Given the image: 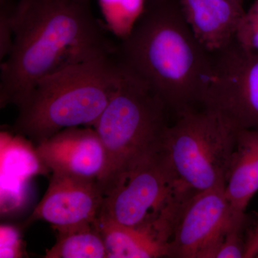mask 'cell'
Masks as SVG:
<instances>
[{
	"label": "cell",
	"mask_w": 258,
	"mask_h": 258,
	"mask_svg": "<svg viewBox=\"0 0 258 258\" xmlns=\"http://www.w3.org/2000/svg\"><path fill=\"white\" fill-rule=\"evenodd\" d=\"M13 46L1 63L0 105L18 106L39 81L79 62L116 55L91 0H18Z\"/></svg>",
	"instance_id": "6da1fadb"
},
{
	"label": "cell",
	"mask_w": 258,
	"mask_h": 258,
	"mask_svg": "<svg viewBox=\"0 0 258 258\" xmlns=\"http://www.w3.org/2000/svg\"><path fill=\"white\" fill-rule=\"evenodd\" d=\"M117 58L178 115L203 106L212 55L195 37L179 0H147L133 30L118 45Z\"/></svg>",
	"instance_id": "7a4b0ae2"
},
{
	"label": "cell",
	"mask_w": 258,
	"mask_h": 258,
	"mask_svg": "<svg viewBox=\"0 0 258 258\" xmlns=\"http://www.w3.org/2000/svg\"><path fill=\"white\" fill-rule=\"evenodd\" d=\"M123 75L116 55L71 64L49 75L17 106L13 131L36 146L64 129L94 126Z\"/></svg>",
	"instance_id": "3957f363"
},
{
	"label": "cell",
	"mask_w": 258,
	"mask_h": 258,
	"mask_svg": "<svg viewBox=\"0 0 258 258\" xmlns=\"http://www.w3.org/2000/svg\"><path fill=\"white\" fill-rule=\"evenodd\" d=\"M169 113L147 85L124 69L119 86L93 127L106 151V167L98 180L105 196L139 161L160 147Z\"/></svg>",
	"instance_id": "277c9868"
},
{
	"label": "cell",
	"mask_w": 258,
	"mask_h": 258,
	"mask_svg": "<svg viewBox=\"0 0 258 258\" xmlns=\"http://www.w3.org/2000/svg\"><path fill=\"white\" fill-rule=\"evenodd\" d=\"M196 194L181 184L161 144L107 194L99 217L134 228L174 230Z\"/></svg>",
	"instance_id": "5b68a950"
},
{
	"label": "cell",
	"mask_w": 258,
	"mask_h": 258,
	"mask_svg": "<svg viewBox=\"0 0 258 258\" xmlns=\"http://www.w3.org/2000/svg\"><path fill=\"white\" fill-rule=\"evenodd\" d=\"M237 132L218 113L202 107L176 115L161 148L181 184L199 193L225 185Z\"/></svg>",
	"instance_id": "8992f818"
},
{
	"label": "cell",
	"mask_w": 258,
	"mask_h": 258,
	"mask_svg": "<svg viewBox=\"0 0 258 258\" xmlns=\"http://www.w3.org/2000/svg\"><path fill=\"white\" fill-rule=\"evenodd\" d=\"M212 71L203 102L236 130H258V55L234 39L212 53Z\"/></svg>",
	"instance_id": "52a82bcc"
},
{
	"label": "cell",
	"mask_w": 258,
	"mask_h": 258,
	"mask_svg": "<svg viewBox=\"0 0 258 258\" xmlns=\"http://www.w3.org/2000/svg\"><path fill=\"white\" fill-rule=\"evenodd\" d=\"M220 185L197 193L186 205L168 247V257L214 258L236 217ZM243 215V214H242Z\"/></svg>",
	"instance_id": "ba28073f"
},
{
	"label": "cell",
	"mask_w": 258,
	"mask_h": 258,
	"mask_svg": "<svg viewBox=\"0 0 258 258\" xmlns=\"http://www.w3.org/2000/svg\"><path fill=\"white\" fill-rule=\"evenodd\" d=\"M105 195L96 179L52 174L48 187L27 220L46 222L55 230L96 222Z\"/></svg>",
	"instance_id": "9c48e42d"
},
{
	"label": "cell",
	"mask_w": 258,
	"mask_h": 258,
	"mask_svg": "<svg viewBox=\"0 0 258 258\" xmlns=\"http://www.w3.org/2000/svg\"><path fill=\"white\" fill-rule=\"evenodd\" d=\"M35 147L40 164L52 174L98 181L106 167V151L91 126L64 129Z\"/></svg>",
	"instance_id": "30bf717a"
},
{
	"label": "cell",
	"mask_w": 258,
	"mask_h": 258,
	"mask_svg": "<svg viewBox=\"0 0 258 258\" xmlns=\"http://www.w3.org/2000/svg\"><path fill=\"white\" fill-rule=\"evenodd\" d=\"M179 3L195 37L212 54L235 39L245 13L242 5L231 0H179Z\"/></svg>",
	"instance_id": "8fae6325"
},
{
	"label": "cell",
	"mask_w": 258,
	"mask_h": 258,
	"mask_svg": "<svg viewBox=\"0 0 258 258\" xmlns=\"http://www.w3.org/2000/svg\"><path fill=\"white\" fill-rule=\"evenodd\" d=\"M258 191V130L237 132L235 149L226 177L225 191L232 212L245 213Z\"/></svg>",
	"instance_id": "7c38bea8"
},
{
	"label": "cell",
	"mask_w": 258,
	"mask_h": 258,
	"mask_svg": "<svg viewBox=\"0 0 258 258\" xmlns=\"http://www.w3.org/2000/svg\"><path fill=\"white\" fill-rule=\"evenodd\" d=\"M107 258L168 257L169 241L154 227L134 228L98 217Z\"/></svg>",
	"instance_id": "4fadbf2b"
},
{
	"label": "cell",
	"mask_w": 258,
	"mask_h": 258,
	"mask_svg": "<svg viewBox=\"0 0 258 258\" xmlns=\"http://www.w3.org/2000/svg\"><path fill=\"white\" fill-rule=\"evenodd\" d=\"M57 239L45 258H107L106 247L96 221L55 230Z\"/></svg>",
	"instance_id": "5bb4252c"
},
{
	"label": "cell",
	"mask_w": 258,
	"mask_h": 258,
	"mask_svg": "<svg viewBox=\"0 0 258 258\" xmlns=\"http://www.w3.org/2000/svg\"><path fill=\"white\" fill-rule=\"evenodd\" d=\"M147 3V0H98L107 30L120 40L130 35Z\"/></svg>",
	"instance_id": "9a60e30c"
},
{
	"label": "cell",
	"mask_w": 258,
	"mask_h": 258,
	"mask_svg": "<svg viewBox=\"0 0 258 258\" xmlns=\"http://www.w3.org/2000/svg\"><path fill=\"white\" fill-rule=\"evenodd\" d=\"M247 222L245 213L235 217L224 235L214 258H244L249 241L244 238Z\"/></svg>",
	"instance_id": "2e32d148"
},
{
	"label": "cell",
	"mask_w": 258,
	"mask_h": 258,
	"mask_svg": "<svg viewBox=\"0 0 258 258\" xmlns=\"http://www.w3.org/2000/svg\"><path fill=\"white\" fill-rule=\"evenodd\" d=\"M235 39L244 50L258 55V0L244 13Z\"/></svg>",
	"instance_id": "e0dca14e"
},
{
	"label": "cell",
	"mask_w": 258,
	"mask_h": 258,
	"mask_svg": "<svg viewBox=\"0 0 258 258\" xmlns=\"http://www.w3.org/2000/svg\"><path fill=\"white\" fill-rule=\"evenodd\" d=\"M0 6V59L3 61L9 55L13 46V5L9 1Z\"/></svg>",
	"instance_id": "ac0fdd59"
},
{
	"label": "cell",
	"mask_w": 258,
	"mask_h": 258,
	"mask_svg": "<svg viewBox=\"0 0 258 258\" xmlns=\"http://www.w3.org/2000/svg\"><path fill=\"white\" fill-rule=\"evenodd\" d=\"M20 235L12 227H1V252L0 257H21Z\"/></svg>",
	"instance_id": "d6986e66"
},
{
	"label": "cell",
	"mask_w": 258,
	"mask_h": 258,
	"mask_svg": "<svg viewBox=\"0 0 258 258\" xmlns=\"http://www.w3.org/2000/svg\"><path fill=\"white\" fill-rule=\"evenodd\" d=\"M258 251V225L249 237L244 258L255 257Z\"/></svg>",
	"instance_id": "ffe728a7"
},
{
	"label": "cell",
	"mask_w": 258,
	"mask_h": 258,
	"mask_svg": "<svg viewBox=\"0 0 258 258\" xmlns=\"http://www.w3.org/2000/svg\"><path fill=\"white\" fill-rule=\"evenodd\" d=\"M231 1L235 2V3H237V4L242 5V6H243L244 0H231Z\"/></svg>",
	"instance_id": "44dd1931"
},
{
	"label": "cell",
	"mask_w": 258,
	"mask_h": 258,
	"mask_svg": "<svg viewBox=\"0 0 258 258\" xmlns=\"http://www.w3.org/2000/svg\"><path fill=\"white\" fill-rule=\"evenodd\" d=\"M10 0H0V5L5 4V3H8Z\"/></svg>",
	"instance_id": "7402d4cb"
},
{
	"label": "cell",
	"mask_w": 258,
	"mask_h": 258,
	"mask_svg": "<svg viewBox=\"0 0 258 258\" xmlns=\"http://www.w3.org/2000/svg\"><path fill=\"white\" fill-rule=\"evenodd\" d=\"M255 257L258 258V251H257V254H256Z\"/></svg>",
	"instance_id": "603a6c76"
}]
</instances>
